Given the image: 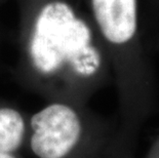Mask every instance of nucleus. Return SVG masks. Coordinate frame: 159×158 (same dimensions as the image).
Wrapping results in <instances>:
<instances>
[{
	"instance_id": "1",
	"label": "nucleus",
	"mask_w": 159,
	"mask_h": 158,
	"mask_svg": "<svg viewBox=\"0 0 159 158\" xmlns=\"http://www.w3.org/2000/svg\"><path fill=\"white\" fill-rule=\"evenodd\" d=\"M18 59L13 75L45 102L86 105L109 74V59L75 0H16Z\"/></svg>"
},
{
	"instance_id": "3",
	"label": "nucleus",
	"mask_w": 159,
	"mask_h": 158,
	"mask_svg": "<svg viewBox=\"0 0 159 158\" xmlns=\"http://www.w3.org/2000/svg\"><path fill=\"white\" fill-rule=\"evenodd\" d=\"M91 23L116 74L120 119L134 121L147 112V81L134 56L138 0H87Z\"/></svg>"
},
{
	"instance_id": "4",
	"label": "nucleus",
	"mask_w": 159,
	"mask_h": 158,
	"mask_svg": "<svg viewBox=\"0 0 159 158\" xmlns=\"http://www.w3.org/2000/svg\"><path fill=\"white\" fill-rule=\"evenodd\" d=\"M29 116L21 107L0 97V153L21 154L26 150Z\"/></svg>"
},
{
	"instance_id": "5",
	"label": "nucleus",
	"mask_w": 159,
	"mask_h": 158,
	"mask_svg": "<svg viewBox=\"0 0 159 158\" xmlns=\"http://www.w3.org/2000/svg\"><path fill=\"white\" fill-rule=\"evenodd\" d=\"M145 158H159V136L152 141Z\"/></svg>"
},
{
	"instance_id": "7",
	"label": "nucleus",
	"mask_w": 159,
	"mask_h": 158,
	"mask_svg": "<svg viewBox=\"0 0 159 158\" xmlns=\"http://www.w3.org/2000/svg\"><path fill=\"white\" fill-rule=\"evenodd\" d=\"M0 41H1V27H0Z\"/></svg>"
},
{
	"instance_id": "6",
	"label": "nucleus",
	"mask_w": 159,
	"mask_h": 158,
	"mask_svg": "<svg viewBox=\"0 0 159 158\" xmlns=\"http://www.w3.org/2000/svg\"><path fill=\"white\" fill-rule=\"evenodd\" d=\"M0 158H23L21 154L16 153H0Z\"/></svg>"
},
{
	"instance_id": "2",
	"label": "nucleus",
	"mask_w": 159,
	"mask_h": 158,
	"mask_svg": "<svg viewBox=\"0 0 159 158\" xmlns=\"http://www.w3.org/2000/svg\"><path fill=\"white\" fill-rule=\"evenodd\" d=\"M114 132L86 105L46 102L29 116L26 149L35 158H108Z\"/></svg>"
}]
</instances>
